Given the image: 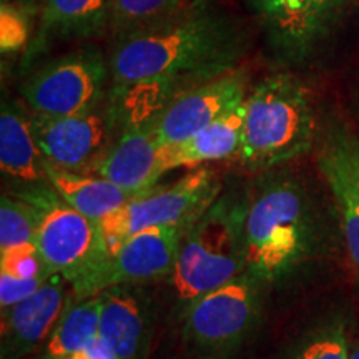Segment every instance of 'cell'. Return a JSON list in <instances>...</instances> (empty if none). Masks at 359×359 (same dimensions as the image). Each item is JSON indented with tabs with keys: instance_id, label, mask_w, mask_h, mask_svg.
Masks as SVG:
<instances>
[{
	"instance_id": "603a6c76",
	"label": "cell",
	"mask_w": 359,
	"mask_h": 359,
	"mask_svg": "<svg viewBox=\"0 0 359 359\" xmlns=\"http://www.w3.org/2000/svg\"><path fill=\"white\" fill-rule=\"evenodd\" d=\"M39 212L27 198L2 196L0 201V251L12 246L34 243Z\"/></svg>"
},
{
	"instance_id": "6da1fadb",
	"label": "cell",
	"mask_w": 359,
	"mask_h": 359,
	"mask_svg": "<svg viewBox=\"0 0 359 359\" xmlns=\"http://www.w3.org/2000/svg\"><path fill=\"white\" fill-rule=\"evenodd\" d=\"M235 60L233 30L208 8L193 7L118 37L110 72L116 88L163 79L196 85L230 72Z\"/></svg>"
},
{
	"instance_id": "9a60e30c",
	"label": "cell",
	"mask_w": 359,
	"mask_h": 359,
	"mask_svg": "<svg viewBox=\"0 0 359 359\" xmlns=\"http://www.w3.org/2000/svg\"><path fill=\"white\" fill-rule=\"evenodd\" d=\"M132 286L116 285L100 293L98 338L118 359H145L150 348V313Z\"/></svg>"
},
{
	"instance_id": "4dcf8cb0",
	"label": "cell",
	"mask_w": 359,
	"mask_h": 359,
	"mask_svg": "<svg viewBox=\"0 0 359 359\" xmlns=\"http://www.w3.org/2000/svg\"><path fill=\"white\" fill-rule=\"evenodd\" d=\"M351 359H359V349H358V351H356V353H354V356H353Z\"/></svg>"
},
{
	"instance_id": "83f0119b",
	"label": "cell",
	"mask_w": 359,
	"mask_h": 359,
	"mask_svg": "<svg viewBox=\"0 0 359 359\" xmlns=\"http://www.w3.org/2000/svg\"><path fill=\"white\" fill-rule=\"evenodd\" d=\"M50 276V275H48ZM47 276V278H48ZM47 278H19L0 273V306L7 309L40 290Z\"/></svg>"
},
{
	"instance_id": "5bb4252c",
	"label": "cell",
	"mask_w": 359,
	"mask_h": 359,
	"mask_svg": "<svg viewBox=\"0 0 359 359\" xmlns=\"http://www.w3.org/2000/svg\"><path fill=\"white\" fill-rule=\"evenodd\" d=\"M341 0H258L273 42L288 55L302 57L326 34Z\"/></svg>"
},
{
	"instance_id": "5b68a950",
	"label": "cell",
	"mask_w": 359,
	"mask_h": 359,
	"mask_svg": "<svg viewBox=\"0 0 359 359\" xmlns=\"http://www.w3.org/2000/svg\"><path fill=\"white\" fill-rule=\"evenodd\" d=\"M222 193V182L212 170L201 168L173 185L142 193L123 208L100 222L107 253L125 238L154 226L191 228Z\"/></svg>"
},
{
	"instance_id": "44dd1931",
	"label": "cell",
	"mask_w": 359,
	"mask_h": 359,
	"mask_svg": "<svg viewBox=\"0 0 359 359\" xmlns=\"http://www.w3.org/2000/svg\"><path fill=\"white\" fill-rule=\"evenodd\" d=\"M187 0H110L109 27L122 35L137 32L182 12Z\"/></svg>"
},
{
	"instance_id": "7c38bea8",
	"label": "cell",
	"mask_w": 359,
	"mask_h": 359,
	"mask_svg": "<svg viewBox=\"0 0 359 359\" xmlns=\"http://www.w3.org/2000/svg\"><path fill=\"white\" fill-rule=\"evenodd\" d=\"M37 143L48 163L69 172H82L107 154L110 118L97 109L67 116L30 115Z\"/></svg>"
},
{
	"instance_id": "4fadbf2b",
	"label": "cell",
	"mask_w": 359,
	"mask_h": 359,
	"mask_svg": "<svg viewBox=\"0 0 359 359\" xmlns=\"http://www.w3.org/2000/svg\"><path fill=\"white\" fill-rule=\"evenodd\" d=\"M65 278L52 273L32 296L2 309V358L19 359L39 346L65 311Z\"/></svg>"
},
{
	"instance_id": "ffe728a7",
	"label": "cell",
	"mask_w": 359,
	"mask_h": 359,
	"mask_svg": "<svg viewBox=\"0 0 359 359\" xmlns=\"http://www.w3.org/2000/svg\"><path fill=\"white\" fill-rule=\"evenodd\" d=\"M100 308V294L85 298L75 306L67 308L48 339L47 356L50 359H67L87 349L98 339Z\"/></svg>"
},
{
	"instance_id": "f546056e",
	"label": "cell",
	"mask_w": 359,
	"mask_h": 359,
	"mask_svg": "<svg viewBox=\"0 0 359 359\" xmlns=\"http://www.w3.org/2000/svg\"><path fill=\"white\" fill-rule=\"evenodd\" d=\"M15 2L27 12H40L43 0H15Z\"/></svg>"
},
{
	"instance_id": "7402d4cb",
	"label": "cell",
	"mask_w": 359,
	"mask_h": 359,
	"mask_svg": "<svg viewBox=\"0 0 359 359\" xmlns=\"http://www.w3.org/2000/svg\"><path fill=\"white\" fill-rule=\"evenodd\" d=\"M320 168L339 208L346 248L359 280V196L338 165L323 154L320 155Z\"/></svg>"
},
{
	"instance_id": "4316f807",
	"label": "cell",
	"mask_w": 359,
	"mask_h": 359,
	"mask_svg": "<svg viewBox=\"0 0 359 359\" xmlns=\"http://www.w3.org/2000/svg\"><path fill=\"white\" fill-rule=\"evenodd\" d=\"M298 359H348L346 336L341 326L330 327L304 346Z\"/></svg>"
},
{
	"instance_id": "d6986e66",
	"label": "cell",
	"mask_w": 359,
	"mask_h": 359,
	"mask_svg": "<svg viewBox=\"0 0 359 359\" xmlns=\"http://www.w3.org/2000/svg\"><path fill=\"white\" fill-rule=\"evenodd\" d=\"M47 180L52 190L60 196L65 203L74 206L77 212L100 223L111 213L123 208L135 195L125 190L109 178L83 177L77 172L58 168L47 161Z\"/></svg>"
},
{
	"instance_id": "1f68e13d",
	"label": "cell",
	"mask_w": 359,
	"mask_h": 359,
	"mask_svg": "<svg viewBox=\"0 0 359 359\" xmlns=\"http://www.w3.org/2000/svg\"><path fill=\"white\" fill-rule=\"evenodd\" d=\"M67 359H72V358H67Z\"/></svg>"
},
{
	"instance_id": "484cf974",
	"label": "cell",
	"mask_w": 359,
	"mask_h": 359,
	"mask_svg": "<svg viewBox=\"0 0 359 359\" xmlns=\"http://www.w3.org/2000/svg\"><path fill=\"white\" fill-rule=\"evenodd\" d=\"M0 47L4 53L19 52L29 40V24L25 13L19 6L2 2V15H0Z\"/></svg>"
},
{
	"instance_id": "2e32d148",
	"label": "cell",
	"mask_w": 359,
	"mask_h": 359,
	"mask_svg": "<svg viewBox=\"0 0 359 359\" xmlns=\"http://www.w3.org/2000/svg\"><path fill=\"white\" fill-rule=\"evenodd\" d=\"M246 114V100L226 111L178 145L161 147V165L165 173L180 167L203 163V161L224 160L240 151Z\"/></svg>"
},
{
	"instance_id": "8992f818",
	"label": "cell",
	"mask_w": 359,
	"mask_h": 359,
	"mask_svg": "<svg viewBox=\"0 0 359 359\" xmlns=\"http://www.w3.org/2000/svg\"><path fill=\"white\" fill-rule=\"evenodd\" d=\"M39 212L34 243L52 273L79 283L105 258L107 243L100 223L65 203L55 191L27 196Z\"/></svg>"
},
{
	"instance_id": "9c48e42d",
	"label": "cell",
	"mask_w": 359,
	"mask_h": 359,
	"mask_svg": "<svg viewBox=\"0 0 359 359\" xmlns=\"http://www.w3.org/2000/svg\"><path fill=\"white\" fill-rule=\"evenodd\" d=\"M107 64L97 50L87 48L57 58L39 70L22 88V95L35 115L67 116L97 109Z\"/></svg>"
},
{
	"instance_id": "8fae6325",
	"label": "cell",
	"mask_w": 359,
	"mask_h": 359,
	"mask_svg": "<svg viewBox=\"0 0 359 359\" xmlns=\"http://www.w3.org/2000/svg\"><path fill=\"white\" fill-rule=\"evenodd\" d=\"M246 100V75L230 70L177 93L155 123L160 147L187 142L200 130Z\"/></svg>"
},
{
	"instance_id": "277c9868",
	"label": "cell",
	"mask_w": 359,
	"mask_h": 359,
	"mask_svg": "<svg viewBox=\"0 0 359 359\" xmlns=\"http://www.w3.org/2000/svg\"><path fill=\"white\" fill-rule=\"evenodd\" d=\"M314 140V115L308 93L286 74L264 79L246 97L241 137V163L253 170L276 165L306 154Z\"/></svg>"
},
{
	"instance_id": "ac0fdd59",
	"label": "cell",
	"mask_w": 359,
	"mask_h": 359,
	"mask_svg": "<svg viewBox=\"0 0 359 359\" xmlns=\"http://www.w3.org/2000/svg\"><path fill=\"white\" fill-rule=\"evenodd\" d=\"M109 7L110 0H43L29 57L42 52L52 39L100 34L109 25Z\"/></svg>"
},
{
	"instance_id": "ba28073f",
	"label": "cell",
	"mask_w": 359,
	"mask_h": 359,
	"mask_svg": "<svg viewBox=\"0 0 359 359\" xmlns=\"http://www.w3.org/2000/svg\"><path fill=\"white\" fill-rule=\"evenodd\" d=\"M188 230L183 226H154L133 233L75 283V294L83 299L92 298L111 286L137 285L172 275Z\"/></svg>"
},
{
	"instance_id": "30bf717a",
	"label": "cell",
	"mask_w": 359,
	"mask_h": 359,
	"mask_svg": "<svg viewBox=\"0 0 359 359\" xmlns=\"http://www.w3.org/2000/svg\"><path fill=\"white\" fill-rule=\"evenodd\" d=\"M161 111L116 100L110 120L122 125L118 138L98 161L97 175L138 196L154 190L165 173L155 123Z\"/></svg>"
},
{
	"instance_id": "e0dca14e",
	"label": "cell",
	"mask_w": 359,
	"mask_h": 359,
	"mask_svg": "<svg viewBox=\"0 0 359 359\" xmlns=\"http://www.w3.org/2000/svg\"><path fill=\"white\" fill-rule=\"evenodd\" d=\"M0 168L24 183L47 178V158L34 135L32 118L11 102H4L0 111Z\"/></svg>"
},
{
	"instance_id": "3957f363",
	"label": "cell",
	"mask_w": 359,
	"mask_h": 359,
	"mask_svg": "<svg viewBox=\"0 0 359 359\" xmlns=\"http://www.w3.org/2000/svg\"><path fill=\"white\" fill-rule=\"evenodd\" d=\"M250 193L219 195L183 238L173 286L183 302L226 285L246 269V213Z\"/></svg>"
},
{
	"instance_id": "52a82bcc",
	"label": "cell",
	"mask_w": 359,
	"mask_h": 359,
	"mask_svg": "<svg viewBox=\"0 0 359 359\" xmlns=\"http://www.w3.org/2000/svg\"><path fill=\"white\" fill-rule=\"evenodd\" d=\"M257 283L246 273L193 299L183 326L190 348L205 358H222L240 346L258 320Z\"/></svg>"
},
{
	"instance_id": "7a4b0ae2",
	"label": "cell",
	"mask_w": 359,
	"mask_h": 359,
	"mask_svg": "<svg viewBox=\"0 0 359 359\" xmlns=\"http://www.w3.org/2000/svg\"><path fill=\"white\" fill-rule=\"evenodd\" d=\"M245 238L246 273L258 283L285 280L306 262L314 246V219L293 178H268L250 195Z\"/></svg>"
},
{
	"instance_id": "cb8c5ba5",
	"label": "cell",
	"mask_w": 359,
	"mask_h": 359,
	"mask_svg": "<svg viewBox=\"0 0 359 359\" xmlns=\"http://www.w3.org/2000/svg\"><path fill=\"white\" fill-rule=\"evenodd\" d=\"M0 273L19 278H47L52 275L35 243H24L0 251Z\"/></svg>"
},
{
	"instance_id": "f1b7e54d",
	"label": "cell",
	"mask_w": 359,
	"mask_h": 359,
	"mask_svg": "<svg viewBox=\"0 0 359 359\" xmlns=\"http://www.w3.org/2000/svg\"><path fill=\"white\" fill-rule=\"evenodd\" d=\"M70 358L72 359H118L114 354V351H111V349L107 346L100 338L93 341L87 349H83V351L74 354V356Z\"/></svg>"
},
{
	"instance_id": "d4e9b609",
	"label": "cell",
	"mask_w": 359,
	"mask_h": 359,
	"mask_svg": "<svg viewBox=\"0 0 359 359\" xmlns=\"http://www.w3.org/2000/svg\"><path fill=\"white\" fill-rule=\"evenodd\" d=\"M338 165L359 196V140L348 133H334L321 151Z\"/></svg>"
}]
</instances>
